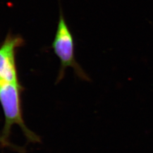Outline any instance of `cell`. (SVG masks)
I'll return each mask as SVG.
<instances>
[{"label":"cell","mask_w":153,"mask_h":153,"mask_svg":"<svg viewBox=\"0 0 153 153\" xmlns=\"http://www.w3.org/2000/svg\"><path fill=\"white\" fill-rule=\"evenodd\" d=\"M21 88V85L0 81V102L5 116V124L0 136V143L3 146L9 145V137L13 124L20 126L30 141H39L38 137L28 129L22 119L20 98Z\"/></svg>","instance_id":"6da1fadb"},{"label":"cell","mask_w":153,"mask_h":153,"mask_svg":"<svg viewBox=\"0 0 153 153\" xmlns=\"http://www.w3.org/2000/svg\"><path fill=\"white\" fill-rule=\"evenodd\" d=\"M74 47L73 36L61 10L55 39L52 43V48L61 62L58 79L61 80L65 75L66 69L71 67L80 79L83 81H90V76L76 61Z\"/></svg>","instance_id":"7a4b0ae2"},{"label":"cell","mask_w":153,"mask_h":153,"mask_svg":"<svg viewBox=\"0 0 153 153\" xmlns=\"http://www.w3.org/2000/svg\"><path fill=\"white\" fill-rule=\"evenodd\" d=\"M24 44L19 35L8 33L0 46V81L20 85L16 71V51Z\"/></svg>","instance_id":"3957f363"}]
</instances>
